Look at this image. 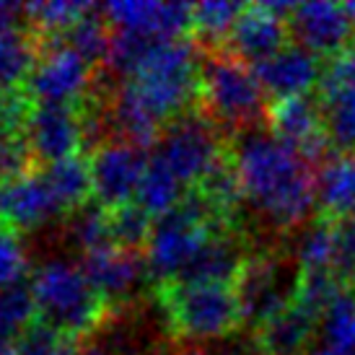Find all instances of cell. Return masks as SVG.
Here are the masks:
<instances>
[{
  "label": "cell",
  "instance_id": "6da1fadb",
  "mask_svg": "<svg viewBox=\"0 0 355 355\" xmlns=\"http://www.w3.org/2000/svg\"><path fill=\"white\" fill-rule=\"evenodd\" d=\"M200 73L202 62L189 42H156L112 94L109 128L119 140L146 148L161 125L187 114L192 99L200 96Z\"/></svg>",
  "mask_w": 355,
  "mask_h": 355
},
{
  "label": "cell",
  "instance_id": "7a4b0ae2",
  "mask_svg": "<svg viewBox=\"0 0 355 355\" xmlns=\"http://www.w3.org/2000/svg\"><path fill=\"white\" fill-rule=\"evenodd\" d=\"M231 164L247 202L267 226L277 231L296 228L316 205V174L311 164L275 135L257 130L241 132Z\"/></svg>",
  "mask_w": 355,
  "mask_h": 355
},
{
  "label": "cell",
  "instance_id": "3957f363",
  "mask_svg": "<svg viewBox=\"0 0 355 355\" xmlns=\"http://www.w3.org/2000/svg\"><path fill=\"white\" fill-rule=\"evenodd\" d=\"M31 296L42 322L73 343L101 329L109 311L86 270L62 257L42 262L31 280Z\"/></svg>",
  "mask_w": 355,
  "mask_h": 355
},
{
  "label": "cell",
  "instance_id": "277c9868",
  "mask_svg": "<svg viewBox=\"0 0 355 355\" xmlns=\"http://www.w3.org/2000/svg\"><path fill=\"white\" fill-rule=\"evenodd\" d=\"M158 304L168 329L177 337L195 343L220 340L244 324L236 293L223 283L174 280L158 288Z\"/></svg>",
  "mask_w": 355,
  "mask_h": 355
},
{
  "label": "cell",
  "instance_id": "5b68a950",
  "mask_svg": "<svg viewBox=\"0 0 355 355\" xmlns=\"http://www.w3.org/2000/svg\"><path fill=\"white\" fill-rule=\"evenodd\" d=\"M202 200L192 192L171 213L156 218L146 244V270L164 286L182 277L189 262L200 254L218 231H223Z\"/></svg>",
  "mask_w": 355,
  "mask_h": 355
},
{
  "label": "cell",
  "instance_id": "8992f818",
  "mask_svg": "<svg viewBox=\"0 0 355 355\" xmlns=\"http://www.w3.org/2000/svg\"><path fill=\"white\" fill-rule=\"evenodd\" d=\"M200 99L207 117L223 128H252L265 117V89L254 68L241 62L231 52H210L202 60L200 73Z\"/></svg>",
  "mask_w": 355,
  "mask_h": 355
},
{
  "label": "cell",
  "instance_id": "52a82bcc",
  "mask_svg": "<svg viewBox=\"0 0 355 355\" xmlns=\"http://www.w3.org/2000/svg\"><path fill=\"white\" fill-rule=\"evenodd\" d=\"M153 156L184 184V189L202 184L228 161L218 125L198 112H187L184 117L174 119L164 130L161 146Z\"/></svg>",
  "mask_w": 355,
  "mask_h": 355
},
{
  "label": "cell",
  "instance_id": "ba28073f",
  "mask_svg": "<svg viewBox=\"0 0 355 355\" xmlns=\"http://www.w3.org/2000/svg\"><path fill=\"white\" fill-rule=\"evenodd\" d=\"M298 275L301 270H291L286 259L275 254L247 257L234 280V293L244 324L259 329L272 316L286 311L296 298Z\"/></svg>",
  "mask_w": 355,
  "mask_h": 355
},
{
  "label": "cell",
  "instance_id": "9c48e42d",
  "mask_svg": "<svg viewBox=\"0 0 355 355\" xmlns=\"http://www.w3.org/2000/svg\"><path fill=\"white\" fill-rule=\"evenodd\" d=\"M89 164L94 195L99 200V205L107 210H117V207L135 202L150 156L132 143L114 140V143L101 146L91 156Z\"/></svg>",
  "mask_w": 355,
  "mask_h": 355
},
{
  "label": "cell",
  "instance_id": "30bf717a",
  "mask_svg": "<svg viewBox=\"0 0 355 355\" xmlns=\"http://www.w3.org/2000/svg\"><path fill=\"white\" fill-rule=\"evenodd\" d=\"M86 138V112H80V107L37 104L31 107L24 125V140L29 146V153L42 158L47 166L65 158H76Z\"/></svg>",
  "mask_w": 355,
  "mask_h": 355
},
{
  "label": "cell",
  "instance_id": "8fae6325",
  "mask_svg": "<svg viewBox=\"0 0 355 355\" xmlns=\"http://www.w3.org/2000/svg\"><path fill=\"white\" fill-rule=\"evenodd\" d=\"M296 6L291 3H257L247 6L239 16L236 26L228 37L231 55H236L241 62H252V68L275 58L286 50V40L291 37L288 19Z\"/></svg>",
  "mask_w": 355,
  "mask_h": 355
},
{
  "label": "cell",
  "instance_id": "7c38bea8",
  "mask_svg": "<svg viewBox=\"0 0 355 355\" xmlns=\"http://www.w3.org/2000/svg\"><path fill=\"white\" fill-rule=\"evenodd\" d=\"M288 26L298 47L316 58L335 60L355 44V19L347 3H301L291 13Z\"/></svg>",
  "mask_w": 355,
  "mask_h": 355
},
{
  "label": "cell",
  "instance_id": "4fadbf2b",
  "mask_svg": "<svg viewBox=\"0 0 355 355\" xmlns=\"http://www.w3.org/2000/svg\"><path fill=\"white\" fill-rule=\"evenodd\" d=\"M65 213L52 192L44 171H21L0 182V226L19 234L37 231Z\"/></svg>",
  "mask_w": 355,
  "mask_h": 355
},
{
  "label": "cell",
  "instance_id": "5bb4252c",
  "mask_svg": "<svg viewBox=\"0 0 355 355\" xmlns=\"http://www.w3.org/2000/svg\"><path fill=\"white\" fill-rule=\"evenodd\" d=\"M91 65L68 47H50L26 80V96L37 104L78 107L91 86Z\"/></svg>",
  "mask_w": 355,
  "mask_h": 355
},
{
  "label": "cell",
  "instance_id": "9a60e30c",
  "mask_svg": "<svg viewBox=\"0 0 355 355\" xmlns=\"http://www.w3.org/2000/svg\"><path fill=\"white\" fill-rule=\"evenodd\" d=\"M267 122H270L272 135L283 146L296 150L298 156H304L309 164L324 158L327 148L332 143L327 135L322 104L306 99V96L275 101L267 109Z\"/></svg>",
  "mask_w": 355,
  "mask_h": 355
},
{
  "label": "cell",
  "instance_id": "2e32d148",
  "mask_svg": "<svg viewBox=\"0 0 355 355\" xmlns=\"http://www.w3.org/2000/svg\"><path fill=\"white\" fill-rule=\"evenodd\" d=\"M319 104L324 112L329 140L343 150L355 148V44L324 68L319 83Z\"/></svg>",
  "mask_w": 355,
  "mask_h": 355
},
{
  "label": "cell",
  "instance_id": "e0dca14e",
  "mask_svg": "<svg viewBox=\"0 0 355 355\" xmlns=\"http://www.w3.org/2000/svg\"><path fill=\"white\" fill-rule=\"evenodd\" d=\"M104 21L117 26V31L138 34L158 42L182 40V34L192 26V6L187 3H132L117 0L104 6Z\"/></svg>",
  "mask_w": 355,
  "mask_h": 355
},
{
  "label": "cell",
  "instance_id": "ac0fdd59",
  "mask_svg": "<svg viewBox=\"0 0 355 355\" xmlns=\"http://www.w3.org/2000/svg\"><path fill=\"white\" fill-rule=\"evenodd\" d=\"M254 73L265 94H270L275 101L306 96L324 78L322 60L298 44H288L275 58L254 65Z\"/></svg>",
  "mask_w": 355,
  "mask_h": 355
},
{
  "label": "cell",
  "instance_id": "d6986e66",
  "mask_svg": "<svg viewBox=\"0 0 355 355\" xmlns=\"http://www.w3.org/2000/svg\"><path fill=\"white\" fill-rule=\"evenodd\" d=\"M83 270L109 306L125 304L138 291L140 280H143V270H146V259H140L138 252L109 247L86 257Z\"/></svg>",
  "mask_w": 355,
  "mask_h": 355
},
{
  "label": "cell",
  "instance_id": "ffe728a7",
  "mask_svg": "<svg viewBox=\"0 0 355 355\" xmlns=\"http://www.w3.org/2000/svg\"><path fill=\"white\" fill-rule=\"evenodd\" d=\"M316 205L332 223L355 216V148L324 158L316 174Z\"/></svg>",
  "mask_w": 355,
  "mask_h": 355
},
{
  "label": "cell",
  "instance_id": "44dd1931",
  "mask_svg": "<svg viewBox=\"0 0 355 355\" xmlns=\"http://www.w3.org/2000/svg\"><path fill=\"white\" fill-rule=\"evenodd\" d=\"M322 316L304 306L291 304L286 311L272 316L257 329V347L262 355H301L309 353Z\"/></svg>",
  "mask_w": 355,
  "mask_h": 355
},
{
  "label": "cell",
  "instance_id": "7402d4cb",
  "mask_svg": "<svg viewBox=\"0 0 355 355\" xmlns=\"http://www.w3.org/2000/svg\"><path fill=\"white\" fill-rule=\"evenodd\" d=\"M247 262L241 241L231 236V231L223 228L200 249V254L189 262L179 280L184 283H234L241 265Z\"/></svg>",
  "mask_w": 355,
  "mask_h": 355
},
{
  "label": "cell",
  "instance_id": "603a6c76",
  "mask_svg": "<svg viewBox=\"0 0 355 355\" xmlns=\"http://www.w3.org/2000/svg\"><path fill=\"white\" fill-rule=\"evenodd\" d=\"M34 34H24L10 29L0 34V96L19 94L21 86H26L29 76L37 68V47Z\"/></svg>",
  "mask_w": 355,
  "mask_h": 355
},
{
  "label": "cell",
  "instance_id": "cb8c5ba5",
  "mask_svg": "<svg viewBox=\"0 0 355 355\" xmlns=\"http://www.w3.org/2000/svg\"><path fill=\"white\" fill-rule=\"evenodd\" d=\"M24 13L31 24V34L37 40H58L65 31L80 21L83 16L94 13L91 3H78V0H37L24 6Z\"/></svg>",
  "mask_w": 355,
  "mask_h": 355
},
{
  "label": "cell",
  "instance_id": "d4e9b609",
  "mask_svg": "<svg viewBox=\"0 0 355 355\" xmlns=\"http://www.w3.org/2000/svg\"><path fill=\"white\" fill-rule=\"evenodd\" d=\"M44 177L50 182L52 192L62 210H80L86 207V200L94 192V182H91V164L83 161L80 156L65 158L58 164H50L44 168Z\"/></svg>",
  "mask_w": 355,
  "mask_h": 355
},
{
  "label": "cell",
  "instance_id": "484cf974",
  "mask_svg": "<svg viewBox=\"0 0 355 355\" xmlns=\"http://www.w3.org/2000/svg\"><path fill=\"white\" fill-rule=\"evenodd\" d=\"M182 189H184V184H182L156 156H150V164H148V168H146L143 182H140L135 202H138L150 218L153 216L161 218V216H166V213H171V210L184 200L182 198Z\"/></svg>",
  "mask_w": 355,
  "mask_h": 355
},
{
  "label": "cell",
  "instance_id": "4316f807",
  "mask_svg": "<svg viewBox=\"0 0 355 355\" xmlns=\"http://www.w3.org/2000/svg\"><path fill=\"white\" fill-rule=\"evenodd\" d=\"M37 314L31 288L16 286L0 291V355H16L21 329L31 324Z\"/></svg>",
  "mask_w": 355,
  "mask_h": 355
},
{
  "label": "cell",
  "instance_id": "83f0119b",
  "mask_svg": "<svg viewBox=\"0 0 355 355\" xmlns=\"http://www.w3.org/2000/svg\"><path fill=\"white\" fill-rule=\"evenodd\" d=\"M109 44H112V37H109L107 31V21H101L89 13L80 21H76L50 47H68V50L80 55L94 68L96 62L109 58Z\"/></svg>",
  "mask_w": 355,
  "mask_h": 355
},
{
  "label": "cell",
  "instance_id": "f1b7e54d",
  "mask_svg": "<svg viewBox=\"0 0 355 355\" xmlns=\"http://www.w3.org/2000/svg\"><path fill=\"white\" fill-rule=\"evenodd\" d=\"M332 257H335V223L332 220H316L301 234L296 244V259L301 272H332Z\"/></svg>",
  "mask_w": 355,
  "mask_h": 355
},
{
  "label": "cell",
  "instance_id": "f546056e",
  "mask_svg": "<svg viewBox=\"0 0 355 355\" xmlns=\"http://www.w3.org/2000/svg\"><path fill=\"white\" fill-rule=\"evenodd\" d=\"M70 236L73 244L83 249V254L89 257L94 252L114 247V236H112V213L107 207H80L70 220Z\"/></svg>",
  "mask_w": 355,
  "mask_h": 355
},
{
  "label": "cell",
  "instance_id": "4dcf8cb0",
  "mask_svg": "<svg viewBox=\"0 0 355 355\" xmlns=\"http://www.w3.org/2000/svg\"><path fill=\"white\" fill-rule=\"evenodd\" d=\"M324 347L340 355H355V293L343 291L322 319Z\"/></svg>",
  "mask_w": 355,
  "mask_h": 355
},
{
  "label": "cell",
  "instance_id": "1f68e13d",
  "mask_svg": "<svg viewBox=\"0 0 355 355\" xmlns=\"http://www.w3.org/2000/svg\"><path fill=\"white\" fill-rule=\"evenodd\" d=\"M247 10L244 3H228V0H207L192 6V29L210 44L231 37L239 16Z\"/></svg>",
  "mask_w": 355,
  "mask_h": 355
},
{
  "label": "cell",
  "instance_id": "d6a6232c",
  "mask_svg": "<svg viewBox=\"0 0 355 355\" xmlns=\"http://www.w3.org/2000/svg\"><path fill=\"white\" fill-rule=\"evenodd\" d=\"M112 213V236H114V247L130 249L135 252L138 247L148 244V236L153 231V220L150 216L138 205H125L117 210H109Z\"/></svg>",
  "mask_w": 355,
  "mask_h": 355
},
{
  "label": "cell",
  "instance_id": "836d02e7",
  "mask_svg": "<svg viewBox=\"0 0 355 355\" xmlns=\"http://www.w3.org/2000/svg\"><path fill=\"white\" fill-rule=\"evenodd\" d=\"M332 275L340 286L355 293V216L335 220V257H332Z\"/></svg>",
  "mask_w": 355,
  "mask_h": 355
},
{
  "label": "cell",
  "instance_id": "e575fe53",
  "mask_svg": "<svg viewBox=\"0 0 355 355\" xmlns=\"http://www.w3.org/2000/svg\"><path fill=\"white\" fill-rule=\"evenodd\" d=\"M26 267L29 257L19 241V234L0 226V291L19 286L21 277L26 275Z\"/></svg>",
  "mask_w": 355,
  "mask_h": 355
},
{
  "label": "cell",
  "instance_id": "d590c367",
  "mask_svg": "<svg viewBox=\"0 0 355 355\" xmlns=\"http://www.w3.org/2000/svg\"><path fill=\"white\" fill-rule=\"evenodd\" d=\"M68 343H73V340L62 337L50 324L31 322L16 340V355H58Z\"/></svg>",
  "mask_w": 355,
  "mask_h": 355
},
{
  "label": "cell",
  "instance_id": "8d00e7d4",
  "mask_svg": "<svg viewBox=\"0 0 355 355\" xmlns=\"http://www.w3.org/2000/svg\"><path fill=\"white\" fill-rule=\"evenodd\" d=\"M114 355H171L164 345H143V343H125Z\"/></svg>",
  "mask_w": 355,
  "mask_h": 355
},
{
  "label": "cell",
  "instance_id": "74e56055",
  "mask_svg": "<svg viewBox=\"0 0 355 355\" xmlns=\"http://www.w3.org/2000/svg\"><path fill=\"white\" fill-rule=\"evenodd\" d=\"M16 16H19V6L0 0V34L16 29Z\"/></svg>",
  "mask_w": 355,
  "mask_h": 355
},
{
  "label": "cell",
  "instance_id": "f35d334b",
  "mask_svg": "<svg viewBox=\"0 0 355 355\" xmlns=\"http://www.w3.org/2000/svg\"><path fill=\"white\" fill-rule=\"evenodd\" d=\"M76 355H104V350L96 345H86V347H78L76 350Z\"/></svg>",
  "mask_w": 355,
  "mask_h": 355
},
{
  "label": "cell",
  "instance_id": "ab89813d",
  "mask_svg": "<svg viewBox=\"0 0 355 355\" xmlns=\"http://www.w3.org/2000/svg\"><path fill=\"white\" fill-rule=\"evenodd\" d=\"M306 355H340V353H335V350H329V347H316V350H311V353H306Z\"/></svg>",
  "mask_w": 355,
  "mask_h": 355
}]
</instances>
